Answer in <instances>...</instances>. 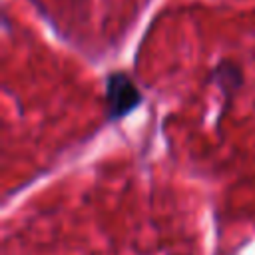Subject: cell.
Instances as JSON below:
<instances>
[{"instance_id": "cell-1", "label": "cell", "mask_w": 255, "mask_h": 255, "mask_svg": "<svg viewBox=\"0 0 255 255\" xmlns=\"http://www.w3.org/2000/svg\"><path fill=\"white\" fill-rule=\"evenodd\" d=\"M106 102L110 118H124L141 104V94L129 76L116 72L106 82Z\"/></svg>"}]
</instances>
